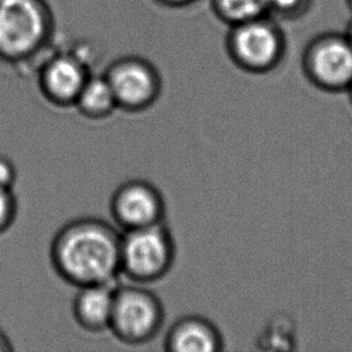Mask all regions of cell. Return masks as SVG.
I'll return each instance as SVG.
<instances>
[{
  "instance_id": "obj_1",
  "label": "cell",
  "mask_w": 352,
  "mask_h": 352,
  "mask_svg": "<svg viewBox=\"0 0 352 352\" xmlns=\"http://www.w3.org/2000/svg\"><path fill=\"white\" fill-rule=\"evenodd\" d=\"M122 234L105 220L80 218L59 229L51 244L53 268L72 285L117 284Z\"/></svg>"
},
{
  "instance_id": "obj_2",
  "label": "cell",
  "mask_w": 352,
  "mask_h": 352,
  "mask_svg": "<svg viewBox=\"0 0 352 352\" xmlns=\"http://www.w3.org/2000/svg\"><path fill=\"white\" fill-rule=\"evenodd\" d=\"M53 34L46 0H0V62L22 65L46 57Z\"/></svg>"
},
{
  "instance_id": "obj_3",
  "label": "cell",
  "mask_w": 352,
  "mask_h": 352,
  "mask_svg": "<svg viewBox=\"0 0 352 352\" xmlns=\"http://www.w3.org/2000/svg\"><path fill=\"white\" fill-rule=\"evenodd\" d=\"M225 48L238 69L248 74L263 75L280 65L285 58L287 41L274 17L267 14L229 27Z\"/></svg>"
},
{
  "instance_id": "obj_4",
  "label": "cell",
  "mask_w": 352,
  "mask_h": 352,
  "mask_svg": "<svg viewBox=\"0 0 352 352\" xmlns=\"http://www.w3.org/2000/svg\"><path fill=\"white\" fill-rule=\"evenodd\" d=\"M176 244L165 221L124 231L120 239V270L135 284L160 280L170 272Z\"/></svg>"
},
{
  "instance_id": "obj_5",
  "label": "cell",
  "mask_w": 352,
  "mask_h": 352,
  "mask_svg": "<svg viewBox=\"0 0 352 352\" xmlns=\"http://www.w3.org/2000/svg\"><path fill=\"white\" fill-rule=\"evenodd\" d=\"M165 310L162 300L144 286H117L110 329L129 345L151 342L164 326Z\"/></svg>"
},
{
  "instance_id": "obj_6",
  "label": "cell",
  "mask_w": 352,
  "mask_h": 352,
  "mask_svg": "<svg viewBox=\"0 0 352 352\" xmlns=\"http://www.w3.org/2000/svg\"><path fill=\"white\" fill-rule=\"evenodd\" d=\"M302 69L321 91H348L352 83V46L340 33L320 34L302 53Z\"/></svg>"
},
{
  "instance_id": "obj_7",
  "label": "cell",
  "mask_w": 352,
  "mask_h": 352,
  "mask_svg": "<svg viewBox=\"0 0 352 352\" xmlns=\"http://www.w3.org/2000/svg\"><path fill=\"white\" fill-rule=\"evenodd\" d=\"M104 75L115 94L119 110L142 112L152 107L162 94L160 72L146 58H117L107 67Z\"/></svg>"
},
{
  "instance_id": "obj_8",
  "label": "cell",
  "mask_w": 352,
  "mask_h": 352,
  "mask_svg": "<svg viewBox=\"0 0 352 352\" xmlns=\"http://www.w3.org/2000/svg\"><path fill=\"white\" fill-rule=\"evenodd\" d=\"M111 214L124 231L164 223L166 205L157 186L143 179L125 182L116 189L110 202Z\"/></svg>"
},
{
  "instance_id": "obj_9",
  "label": "cell",
  "mask_w": 352,
  "mask_h": 352,
  "mask_svg": "<svg viewBox=\"0 0 352 352\" xmlns=\"http://www.w3.org/2000/svg\"><path fill=\"white\" fill-rule=\"evenodd\" d=\"M91 74V67L76 53H51L38 67V87L46 100L53 105L75 106Z\"/></svg>"
},
{
  "instance_id": "obj_10",
  "label": "cell",
  "mask_w": 352,
  "mask_h": 352,
  "mask_svg": "<svg viewBox=\"0 0 352 352\" xmlns=\"http://www.w3.org/2000/svg\"><path fill=\"white\" fill-rule=\"evenodd\" d=\"M164 346L170 352H219L224 349V339L210 320L188 315L172 324Z\"/></svg>"
},
{
  "instance_id": "obj_11",
  "label": "cell",
  "mask_w": 352,
  "mask_h": 352,
  "mask_svg": "<svg viewBox=\"0 0 352 352\" xmlns=\"http://www.w3.org/2000/svg\"><path fill=\"white\" fill-rule=\"evenodd\" d=\"M117 284H96L78 287L72 311L77 324L89 332L110 327Z\"/></svg>"
},
{
  "instance_id": "obj_12",
  "label": "cell",
  "mask_w": 352,
  "mask_h": 352,
  "mask_svg": "<svg viewBox=\"0 0 352 352\" xmlns=\"http://www.w3.org/2000/svg\"><path fill=\"white\" fill-rule=\"evenodd\" d=\"M75 106L82 116L94 120L107 118L118 109L115 94L104 74H91Z\"/></svg>"
},
{
  "instance_id": "obj_13",
  "label": "cell",
  "mask_w": 352,
  "mask_h": 352,
  "mask_svg": "<svg viewBox=\"0 0 352 352\" xmlns=\"http://www.w3.org/2000/svg\"><path fill=\"white\" fill-rule=\"evenodd\" d=\"M212 12L228 27L270 14L267 0H210Z\"/></svg>"
},
{
  "instance_id": "obj_14",
  "label": "cell",
  "mask_w": 352,
  "mask_h": 352,
  "mask_svg": "<svg viewBox=\"0 0 352 352\" xmlns=\"http://www.w3.org/2000/svg\"><path fill=\"white\" fill-rule=\"evenodd\" d=\"M260 346L265 350H291L295 344L292 320L285 315L272 318L260 338Z\"/></svg>"
},
{
  "instance_id": "obj_15",
  "label": "cell",
  "mask_w": 352,
  "mask_h": 352,
  "mask_svg": "<svg viewBox=\"0 0 352 352\" xmlns=\"http://www.w3.org/2000/svg\"><path fill=\"white\" fill-rule=\"evenodd\" d=\"M270 14L274 19L295 21L309 12L314 0H267Z\"/></svg>"
},
{
  "instance_id": "obj_16",
  "label": "cell",
  "mask_w": 352,
  "mask_h": 352,
  "mask_svg": "<svg viewBox=\"0 0 352 352\" xmlns=\"http://www.w3.org/2000/svg\"><path fill=\"white\" fill-rule=\"evenodd\" d=\"M17 215V200L12 189L0 186V234L14 224Z\"/></svg>"
},
{
  "instance_id": "obj_17",
  "label": "cell",
  "mask_w": 352,
  "mask_h": 352,
  "mask_svg": "<svg viewBox=\"0 0 352 352\" xmlns=\"http://www.w3.org/2000/svg\"><path fill=\"white\" fill-rule=\"evenodd\" d=\"M16 179H17V170L14 167V162L4 155H0V186L14 189Z\"/></svg>"
},
{
  "instance_id": "obj_18",
  "label": "cell",
  "mask_w": 352,
  "mask_h": 352,
  "mask_svg": "<svg viewBox=\"0 0 352 352\" xmlns=\"http://www.w3.org/2000/svg\"><path fill=\"white\" fill-rule=\"evenodd\" d=\"M157 4L168 8V9H184L195 4L199 0H154Z\"/></svg>"
},
{
  "instance_id": "obj_19",
  "label": "cell",
  "mask_w": 352,
  "mask_h": 352,
  "mask_svg": "<svg viewBox=\"0 0 352 352\" xmlns=\"http://www.w3.org/2000/svg\"><path fill=\"white\" fill-rule=\"evenodd\" d=\"M14 350L12 343L9 337L0 329V352H10Z\"/></svg>"
},
{
  "instance_id": "obj_20",
  "label": "cell",
  "mask_w": 352,
  "mask_h": 352,
  "mask_svg": "<svg viewBox=\"0 0 352 352\" xmlns=\"http://www.w3.org/2000/svg\"><path fill=\"white\" fill-rule=\"evenodd\" d=\"M344 35L346 36V38L349 40V43H351L352 46V19L350 21V23L348 24V28L345 30Z\"/></svg>"
},
{
  "instance_id": "obj_21",
  "label": "cell",
  "mask_w": 352,
  "mask_h": 352,
  "mask_svg": "<svg viewBox=\"0 0 352 352\" xmlns=\"http://www.w3.org/2000/svg\"><path fill=\"white\" fill-rule=\"evenodd\" d=\"M348 93H349V94H350V99H351V101H352V83H351V86H350V88H349V89H348Z\"/></svg>"
},
{
  "instance_id": "obj_22",
  "label": "cell",
  "mask_w": 352,
  "mask_h": 352,
  "mask_svg": "<svg viewBox=\"0 0 352 352\" xmlns=\"http://www.w3.org/2000/svg\"><path fill=\"white\" fill-rule=\"evenodd\" d=\"M349 5H350V8L352 9V0H348Z\"/></svg>"
}]
</instances>
